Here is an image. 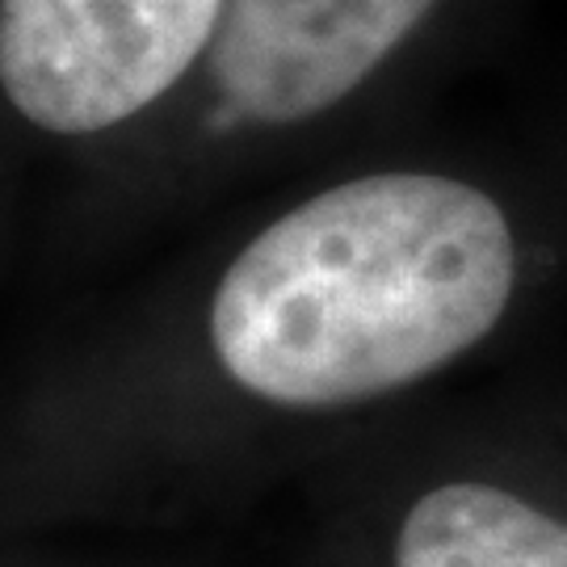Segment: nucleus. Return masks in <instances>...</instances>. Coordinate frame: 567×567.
Wrapping results in <instances>:
<instances>
[{"mask_svg": "<svg viewBox=\"0 0 567 567\" xmlns=\"http://www.w3.org/2000/svg\"><path fill=\"white\" fill-rule=\"evenodd\" d=\"M526 274L508 206L442 168H370L286 206L206 299V349L248 404L328 416L391 400L505 324Z\"/></svg>", "mask_w": 567, "mask_h": 567, "instance_id": "nucleus-1", "label": "nucleus"}, {"mask_svg": "<svg viewBox=\"0 0 567 567\" xmlns=\"http://www.w3.org/2000/svg\"><path fill=\"white\" fill-rule=\"evenodd\" d=\"M475 0H231L203 81L161 131L210 147L311 135L442 47Z\"/></svg>", "mask_w": 567, "mask_h": 567, "instance_id": "nucleus-2", "label": "nucleus"}, {"mask_svg": "<svg viewBox=\"0 0 567 567\" xmlns=\"http://www.w3.org/2000/svg\"><path fill=\"white\" fill-rule=\"evenodd\" d=\"M231 0H0V97L25 135L161 131L203 81Z\"/></svg>", "mask_w": 567, "mask_h": 567, "instance_id": "nucleus-3", "label": "nucleus"}, {"mask_svg": "<svg viewBox=\"0 0 567 567\" xmlns=\"http://www.w3.org/2000/svg\"><path fill=\"white\" fill-rule=\"evenodd\" d=\"M391 567H567V517L496 480H442L400 513Z\"/></svg>", "mask_w": 567, "mask_h": 567, "instance_id": "nucleus-4", "label": "nucleus"}]
</instances>
